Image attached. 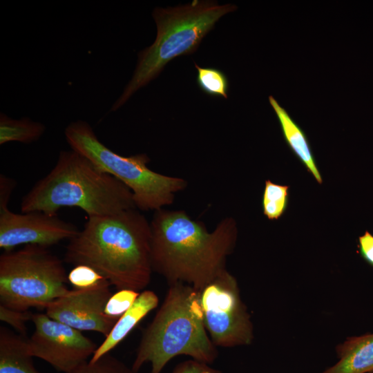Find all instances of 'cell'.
<instances>
[{
  "instance_id": "6da1fadb",
  "label": "cell",
  "mask_w": 373,
  "mask_h": 373,
  "mask_svg": "<svg viewBox=\"0 0 373 373\" xmlns=\"http://www.w3.org/2000/svg\"><path fill=\"white\" fill-rule=\"evenodd\" d=\"M150 224L153 271L169 285L181 283L201 291L227 270L238 236L233 218L222 219L209 232L184 211L161 209Z\"/></svg>"
},
{
  "instance_id": "7a4b0ae2",
  "label": "cell",
  "mask_w": 373,
  "mask_h": 373,
  "mask_svg": "<svg viewBox=\"0 0 373 373\" xmlns=\"http://www.w3.org/2000/svg\"><path fill=\"white\" fill-rule=\"evenodd\" d=\"M64 260L93 267L117 290L140 292L153 271L150 222L137 209L88 217L69 240Z\"/></svg>"
},
{
  "instance_id": "3957f363",
  "label": "cell",
  "mask_w": 373,
  "mask_h": 373,
  "mask_svg": "<svg viewBox=\"0 0 373 373\" xmlns=\"http://www.w3.org/2000/svg\"><path fill=\"white\" fill-rule=\"evenodd\" d=\"M65 207L79 208L88 217L137 209L126 185L72 149L59 153L55 166L21 203L22 213L40 211L56 216Z\"/></svg>"
},
{
  "instance_id": "277c9868",
  "label": "cell",
  "mask_w": 373,
  "mask_h": 373,
  "mask_svg": "<svg viewBox=\"0 0 373 373\" xmlns=\"http://www.w3.org/2000/svg\"><path fill=\"white\" fill-rule=\"evenodd\" d=\"M169 286L162 304L142 333L131 367L136 372L150 363L151 373H160L179 355L208 364L218 357L204 326L200 291L181 283Z\"/></svg>"
},
{
  "instance_id": "5b68a950",
  "label": "cell",
  "mask_w": 373,
  "mask_h": 373,
  "mask_svg": "<svg viewBox=\"0 0 373 373\" xmlns=\"http://www.w3.org/2000/svg\"><path fill=\"white\" fill-rule=\"evenodd\" d=\"M235 10L233 4L202 0L155 8L152 15L157 27L155 39L139 52L133 76L111 111L121 108L139 89L156 78L170 61L193 53L216 23Z\"/></svg>"
},
{
  "instance_id": "8992f818",
  "label": "cell",
  "mask_w": 373,
  "mask_h": 373,
  "mask_svg": "<svg viewBox=\"0 0 373 373\" xmlns=\"http://www.w3.org/2000/svg\"><path fill=\"white\" fill-rule=\"evenodd\" d=\"M72 150L90 160L99 170L122 182L132 192L136 208L157 211L171 205L177 193L184 190L186 181L179 177L163 175L148 167L145 153L126 157L105 146L85 121L69 124L64 131Z\"/></svg>"
},
{
  "instance_id": "52a82bcc",
  "label": "cell",
  "mask_w": 373,
  "mask_h": 373,
  "mask_svg": "<svg viewBox=\"0 0 373 373\" xmlns=\"http://www.w3.org/2000/svg\"><path fill=\"white\" fill-rule=\"evenodd\" d=\"M62 261L48 247L26 245L0 256V304L27 311L46 309L70 289Z\"/></svg>"
},
{
  "instance_id": "ba28073f",
  "label": "cell",
  "mask_w": 373,
  "mask_h": 373,
  "mask_svg": "<svg viewBox=\"0 0 373 373\" xmlns=\"http://www.w3.org/2000/svg\"><path fill=\"white\" fill-rule=\"evenodd\" d=\"M204 323L213 343L233 347L251 343L253 324L241 300L238 282L227 270L200 291Z\"/></svg>"
},
{
  "instance_id": "9c48e42d",
  "label": "cell",
  "mask_w": 373,
  "mask_h": 373,
  "mask_svg": "<svg viewBox=\"0 0 373 373\" xmlns=\"http://www.w3.org/2000/svg\"><path fill=\"white\" fill-rule=\"evenodd\" d=\"M35 331L27 339L32 357L39 358L64 373H75L95 353L96 345L81 331L49 317L33 313Z\"/></svg>"
},
{
  "instance_id": "30bf717a",
  "label": "cell",
  "mask_w": 373,
  "mask_h": 373,
  "mask_svg": "<svg viewBox=\"0 0 373 373\" xmlns=\"http://www.w3.org/2000/svg\"><path fill=\"white\" fill-rule=\"evenodd\" d=\"M79 230L57 215L40 211L17 213L0 205V248L9 251L21 245L45 247L70 240Z\"/></svg>"
},
{
  "instance_id": "8fae6325",
  "label": "cell",
  "mask_w": 373,
  "mask_h": 373,
  "mask_svg": "<svg viewBox=\"0 0 373 373\" xmlns=\"http://www.w3.org/2000/svg\"><path fill=\"white\" fill-rule=\"evenodd\" d=\"M110 286L105 280L93 287L69 290L50 303L46 307V314L81 332H97L106 337L117 321L104 314L106 304L112 296Z\"/></svg>"
},
{
  "instance_id": "7c38bea8",
  "label": "cell",
  "mask_w": 373,
  "mask_h": 373,
  "mask_svg": "<svg viewBox=\"0 0 373 373\" xmlns=\"http://www.w3.org/2000/svg\"><path fill=\"white\" fill-rule=\"evenodd\" d=\"M159 303V298L151 290L140 292L138 298L115 323L104 341L98 346L89 362L94 363L119 345L132 329Z\"/></svg>"
},
{
  "instance_id": "4fadbf2b",
  "label": "cell",
  "mask_w": 373,
  "mask_h": 373,
  "mask_svg": "<svg viewBox=\"0 0 373 373\" xmlns=\"http://www.w3.org/2000/svg\"><path fill=\"white\" fill-rule=\"evenodd\" d=\"M336 350L338 361L321 373H373V334L348 337Z\"/></svg>"
},
{
  "instance_id": "5bb4252c",
  "label": "cell",
  "mask_w": 373,
  "mask_h": 373,
  "mask_svg": "<svg viewBox=\"0 0 373 373\" xmlns=\"http://www.w3.org/2000/svg\"><path fill=\"white\" fill-rule=\"evenodd\" d=\"M269 101L277 115L287 145L317 182L322 184L323 178L305 133L274 97L270 95Z\"/></svg>"
},
{
  "instance_id": "9a60e30c",
  "label": "cell",
  "mask_w": 373,
  "mask_h": 373,
  "mask_svg": "<svg viewBox=\"0 0 373 373\" xmlns=\"http://www.w3.org/2000/svg\"><path fill=\"white\" fill-rule=\"evenodd\" d=\"M0 373H40L24 336L0 327Z\"/></svg>"
},
{
  "instance_id": "2e32d148",
  "label": "cell",
  "mask_w": 373,
  "mask_h": 373,
  "mask_svg": "<svg viewBox=\"0 0 373 373\" xmlns=\"http://www.w3.org/2000/svg\"><path fill=\"white\" fill-rule=\"evenodd\" d=\"M45 126L28 117L12 119L0 115V144L11 142L29 144L39 140L45 132Z\"/></svg>"
},
{
  "instance_id": "e0dca14e",
  "label": "cell",
  "mask_w": 373,
  "mask_h": 373,
  "mask_svg": "<svg viewBox=\"0 0 373 373\" xmlns=\"http://www.w3.org/2000/svg\"><path fill=\"white\" fill-rule=\"evenodd\" d=\"M289 189L267 180L262 198L264 215L271 220L279 219L286 211L289 202Z\"/></svg>"
},
{
  "instance_id": "ac0fdd59",
  "label": "cell",
  "mask_w": 373,
  "mask_h": 373,
  "mask_svg": "<svg viewBox=\"0 0 373 373\" xmlns=\"http://www.w3.org/2000/svg\"><path fill=\"white\" fill-rule=\"evenodd\" d=\"M197 69V83L200 88L207 95L227 98L228 79L225 74L215 68H204L195 64Z\"/></svg>"
},
{
  "instance_id": "d6986e66",
  "label": "cell",
  "mask_w": 373,
  "mask_h": 373,
  "mask_svg": "<svg viewBox=\"0 0 373 373\" xmlns=\"http://www.w3.org/2000/svg\"><path fill=\"white\" fill-rule=\"evenodd\" d=\"M140 292L129 289H119L112 294L106 304L104 314L118 320L135 302Z\"/></svg>"
},
{
  "instance_id": "ffe728a7",
  "label": "cell",
  "mask_w": 373,
  "mask_h": 373,
  "mask_svg": "<svg viewBox=\"0 0 373 373\" xmlns=\"http://www.w3.org/2000/svg\"><path fill=\"white\" fill-rule=\"evenodd\" d=\"M75 373H138L109 353L94 363L88 362Z\"/></svg>"
},
{
  "instance_id": "44dd1931",
  "label": "cell",
  "mask_w": 373,
  "mask_h": 373,
  "mask_svg": "<svg viewBox=\"0 0 373 373\" xmlns=\"http://www.w3.org/2000/svg\"><path fill=\"white\" fill-rule=\"evenodd\" d=\"M68 281L76 289L93 287L107 280L93 267L86 265H77L67 276Z\"/></svg>"
},
{
  "instance_id": "7402d4cb",
  "label": "cell",
  "mask_w": 373,
  "mask_h": 373,
  "mask_svg": "<svg viewBox=\"0 0 373 373\" xmlns=\"http://www.w3.org/2000/svg\"><path fill=\"white\" fill-rule=\"evenodd\" d=\"M33 313L8 308L0 304V320L12 326L20 335L27 333L26 323L32 321Z\"/></svg>"
},
{
  "instance_id": "603a6c76",
  "label": "cell",
  "mask_w": 373,
  "mask_h": 373,
  "mask_svg": "<svg viewBox=\"0 0 373 373\" xmlns=\"http://www.w3.org/2000/svg\"><path fill=\"white\" fill-rule=\"evenodd\" d=\"M172 373H222L209 364L195 359L183 361L174 368Z\"/></svg>"
},
{
  "instance_id": "cb8c5ba5",
  "label": "cell",
  "mask_w": 373,
  "mask_h": 373,
  "mask_svg": "<svg viewBox=\"0 0 373 373\" xmlns=\"http://www.w3.org/2000/svg\"><path fill=\"white\" fill-rule=\"evenodd\" d=\"M357 252L370 266L373 267V235L366 231L358 237Z\"/></svg>"
},
{
  "instance_id": "d4e9b609",
  "label": "cell",
  "mask_w": 373,
  "mask_h": 373,
  "mask_svg": "<svg viewBox=\"0 0 373 373\" xmlns=\"http://www.w3.org/2000/svg\"><path fill=\"white\" fill-rule=\"evenodd\" d=\"M15 185L14 180L5 175H0V205H8L11 193Z\"/></svg>"
}]
</instances>
